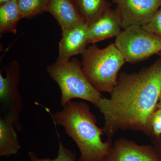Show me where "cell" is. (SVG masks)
I'll use <instances>...</instances> for the list:
<instances>
[{
	"mask_svg": "<svg viewBox=\"0 0 161 161\" xmlns=\"http://www.w3.org/2000/svg\"><path fill=\"white\" fill-rule=\"evenodd\" d=\"M89 27V43L95 44L116 37L122 31L120 19L117 11L110 7Z\"/></svg>",
	"mask_w": 161,
	"mask_h": 161,
	"instance_id": "obj_11",
	"label": "cell"
},
{
	"mask_svg": "<svg viewBox=\"0 0 161 161\" xmlns=\"http://www.w3.org/2000/svg\"></svg>",
	"mask_w": 161,
	"mask_h": 161,
	"instance_id": "obj_24",
	"label": "cell"
},
{
	"mask_svg": "<svg viewBox=\"0 0 161 161\" xmlns=\"http://www.w3.org/2000/svg\"><path fill=\"white\" fill-rule=\"evenodd\" d=\"M59 138V148L58 156L56 158H40L37 157L34 152L30 151L28 153L31 161H75L76 159V154L72 151L69 150L64 146L61 140L60 136L58 134Z\"/></svg>",
	"mask_w": 161,
	"mask_h": 161,
	"instance_id": "obj_16",
	"label": "cell"
},
{
	"mask_svg": "<svg viewBox=\"0 0 161 161\" xmlns=\"http://www.w3.org/2000/svg\"><path fill=\"white\" fill-rule=\"evenodd\" d=\"M6 77L0 74L1 117L11 122L17 131H21L23 126L20 115L23 109V100L18 86L20 83L21 69L17 61H12L4 68Z\"/></svg>",
	"mask_w": 161,
	"mask_h": 161,
	"instance_id": "obj_6",
	"label": "cell"
},
{
	"mask_svg": "<svg viewBox=\"0 0 161 161\" xmlns=\"http://www.w3.org/2000/svg\"><path fill=\"white\" fill-rule=\"evenodd\" d=\"M47 71L60 87L62 107L74 98L87 101L96 106L102 98L100 93L87 79L82 71L81 62L77 58L64 63L56 61L47 67Z\"/></svg>",
	"mask_w": 161,
	"mask_h": 161,
	"instance_id": "obj_4",
	"label": "cell"
},
{
	"mask_svg": "<svg viewBox=\"0 0 161 161\" xmlns=\"http://www.w3.org/2000/svg\"><path fill=\"white\" fill-rule=\"evenodd\" d=\"M49 0H17L23 18L29 19L47 11Z\"/></svg>",
	"mask_w": 161,
	"mask_h": 161,
	"instance_id": "obj_15",
	"label": "cell"
},
{
	"mask_svg": "<svg viewBox=\"0 0 161 161\" xmlns=\"http://www.w3.org/2000/svg\"><path fill=\"white\" fill-rule=\"evenodd\" d=\"M114 43L128 63H137L161 53L160 37L140 26L123 30Z\"/></svg>",
	"mask_w": 161,
	"mask_h": 161,
	"instance_id": "obj_5",
	"label": "cell"
},
{
	"mask_svg": "<svg viewBox=\"0 0 161 161\" xmlns=\"http://www.w3.org/2000/svg\"><path fill=\"white\" fill-rule=\"evenodd\" d=\"M123 30L150 22L161 7V0H115Z\"/></svg>",
	"mask_w": 161,
	"mask_h": 161,
	"instance_id": "obj_7",
	"label": "cell"
},
{
	"mask_svg": "<svg viewBox=\"0 0 161 161\" xmlns=\"http://www.w3.org/2000/svg\"><path fill=\"white\" fill-rule=\"evenodd\" d=\"M89 43V27L86 23L62 31L56 62L64 63L72 56L82 54Z\"/></svg>",
	"mask_w": 161,
	"mask_h": 161,
	"instance_id": "obj_9",
	"label": "cell"
},
{
	"mask_svg": "<svg viewBox=\"0 0 161 161\" xmlns=\"http://www.w3.org/2000/svg\"><path fill=\"white\" fill-rule=\"evenodd\" d=\"M81 55V68L87 79L99 93L111 94L119 72L126 62L115 43L103 48L95 43L87 47Z\"/></svg>",
	"mask_w": 161,
	"mask_h": 161,
	"instance_id": "obj_3",
	"label": "cell"
},
{
	"mask_svg": "<svg viewBox=\"0 0 161 161\" xmlns=\"http://www.w3.org/2000/svg\"><path fill=\"white\" fill-rule=\"evenodd\" d=\"M85 23L89 26L99 19L110 7L107 0H75Z\"/></svg>",
	"mask_w": 161,
	"mask_h": 161,
	"instance_id": "obj_14",
	"label": "cell"
},
{
	"mask_svg": "<svg viewBox=\"0 0 161 161\" xmlns=\"http://www.w3.org/2000/svg\"><path fill=\"white\" fill-rule=\"evenodd\" d=\"M47 11L56 19L62 31L85 23L75 0H49Z\"/></svg>",
	"mask_w": 161,
	"mask_h": 161,
	"instance_id": "obj_10",
	"label": "cell"
},
{
	"mask_svg": "<svg viewBox=\"0 0 161 161\" xmlns=\"http://www.w3.org/2000/svg\"><path fill=\"white\" fill-rule=\"evenodd\" d=\"M112 1H113V2H115V0H112Z\"/></svg>",
	"mask_w": 161,
	"mask_h": 161,
	"instance_id": "obj_23",
	"label": "cell"
},
{
	"mask_svg": "<svg viewBox=\"0 0 161 161\" xmlns=\"http://www.w3.org/2000/svg\"><path fill=\"white\" fill-rule=\"evenodd\" d=\"M153 137H161V108L157 109L151 116L150 119Z\"/></svg>",
	"mask_w": 161,
	"mask_h": 161,
	"instance_id": "obj_18",
	"label": "cell"
},
{
	"mask_svg": "<svg viewBox=\"0 0 161 161\" xmlns=\"http://www.w3.org/2000/svg\"><path fill=\"white\" fill-rule=\"evenodd\" d=\"M11 1H12V0H0V5H3V4L8 3Z\"/></svg>",
	"mask_w": 161,
	"mask_h": 161,
	"instance_id": "obj_21",
	"label": "cell"
},
{
	"mask_svg": "<svg viewBox=\"0 0 161 161\" xmlns=\"http://www.w3.org/2000/svg\"><path fill=\"white\" fill-rule=\"evenodd\" d=\"M16 129L9 121L0 118V156L8 157L21 149Z\"/></svg>",
	"mask_w": 161,
	"mask_h": 161,
	"instance_id": "obj_12",
	"label": "cell"
},
{
	"mask_svg": "<svg viewBox=\"0 0 161 161\" xmlns=\"http://www.w3.org/2000/svg\"><path fill=\"white\" fill-rule=\"evenodd\" d=\"M159 54L161 58V53H159Z\"/></svg>",
	"mask_w": 161,
	"mask_h": 161,
	"instance_id": "obj_22",
	"label": "cell"
},
{
	"mask_svg": "<svg viewBox=\"0 0 161 161\" xmlns=\"http://www.w3.org/2000/svg\"><path fill=\"white\" fill-rule=\"evenodd\" d=\"M142 27L161 38V7L151 21Z\"/></svg>",
	"mask_w": 161,
	"mask_h": 161,
	"instance_id": "obj_17",
	"label": "cell"
},
{
	"mask_svg": "<svg viewBox=\"0 0 161 161\" xmlns=\"http://www.w3.org/2000/svg\"><path fill=\"white\" fill-rule=\"evenodd\" d=\"M161 93V58L138 72L121 73L111 98L102 97L96 106L103 114L108 138L119 130L153 136L150 119Z\"/></svg>",
	"mask_w": 161,
	"mask_h": 161,
	"instance_id": "obj_1",
	"label": "cell"
},
{
	"mask_svg": "<svg viewBox=\"0 0 161 161\" xmlns=\"http://www.w3.org/2000/svg\"><path fill=\"white\" fill-rule=\"evenodd\" d=\"M23 19L17 0H12L0 5V33L16 34L18 23Z\"/></svg>",
	"mask_w": 161,
	"mask_h": 161,
	"instance_id": "obj_13",
	"label": "cell"
},
{
	"mask_svg": "<svg viewBox=\"0 0 161 161\" xmlns=\"http://www.w3.org/2000/svg\"><path fill=\"white\" fill-rule=\"evenodd\" d=\"M103 161H161L153 146L120 138L113 142Z\"/></svg>",
	"mask_w": 161,
	"mask_h": 161,
	"instance_id": "obj_8",
	"label": "cell"
},
{
	"mask_svg": "<svg viewBox=\"0 0 161 161\" xmlns=\"http://www.w3.org/2000/svg\"><path fill=\"white\" fill-rule=\"evenodd\" d=\"M159 108H161V93L159 98L158 103H157V109Z\"/></svg>",
	"mask_w": 161,
	"mask_h": 161,
	"instance_id": "obj_20",
	"label": "cell"
},
{
	"mask_svg": "<svg viewBox=\"0 0 161 161\" xmlns=\"http://www.w3.org/2000/svg\"><path fill=\"white\" fill-rule=\"evenodd\" d=\"M63 108L53 115V119L77 145L80 152L78 161H103L113 142L112 138L104 142L102 140L103 129L96 125L89 106L70 101Z\"/></svg>",
	"mask_w": 161,
	"mask_h": 161,
	"instance_id": "obj_2",
	"label": "cell"
},
{
	"mask_svg": "<svg viewBox=\"0 0 161 161\" xmlns=\"http://www.w3.org/2000/svg\"><path fill=\"white\" fill-rule=\"evenodd\" d=\"M153 146L157 153L161 161V138H156L153 137Z\"/></svg>",
	"mask_w": 161,
	"mask_h": 161,
	"instance_id": "obj_19",
	"label": "cell"
}]
</instances>
